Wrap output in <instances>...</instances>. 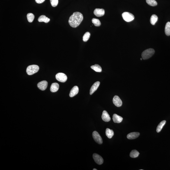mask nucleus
Wrapping results in <instances>:
<instances>
[{"mask_svg": "<svg viewBox=\"0 0 170 170\" xmlns=\"http://www.w3.org/2000/svg\"><path fill=\"white\" fill-rule=\"evenodd\" d=\"M83 19V16L81 13L78 12H75L70 17L68 23L71 27L76 28L79 25Z\"/></svg>", "mask_w": 170, "mask_h": 170, "instance_id": "obj_1", "label": "nucleus"}, {"mask_svg": "<svg viewBox=\"0 0 170 170\" xmlns=\"http://www.w3.org/2000/svg\"><path fill=\"white\" fill-rule=\"evenodd\" d=\"M155 51L153 49H149L145 50L142 53V59L143 60H146L151 57L154 55Z\"/></svg>", "mask_w": 170, "mask_h": 170, "instance_id": "obj_2", "label": "nucleus"}, {"mask_svg": "<svg viewBox=\"0 0 170 170\" xmlns=\"http://www.w3.org/2000/svg\"><path fill=\"white\" fill-rule=\"evenodd\" d=\"M39 70V67L38 65H29L26 69V72L28 75H33L37 73Z\"/></svg>", "mask_w": 170, "mask_h": 170, "instance_id": "obj_3", "label": "nucleus"}, {"mask_svg": "<svg viewBox=\"0 0 170 170\" xmlns=\"http://www.w3.org/2000/svg\"><path fill=\"white\" fill-rule=\"evenodd\" d=\"M122 17L127 22H130L134 20V15L128 12H124L122 14Z\"/></svg>", "mask_w": 170, "mask_h": 170, "instance_id": "obj_4", "label": "nucleus"}, {"mask_svg": "<svg viewBox=\"0 0 170 170\" xmlns=\"http://www.w3.org/2000/svg\"><path fill=\"white\" fill-rule=\"evenodd\" d=\"M92 136L94 140L96 143L99 144H102L103 143V139L98 132L96 131H94L93 133Z\"/></svg>", "mask_w": 170, "mask_h": 170, "instance_id": "obj_5", "label": "nucleus"}, {"mask_svg": "<svg viewBox=\"0 0 170 170\" xmlns=\"http://www.w3.org/2000/svg\"><path fill=\"white\" fill-rule=\"evenodd\" d=\"M56 79L60 82L64 83L67 80V77L65 74L63 73H59L55 76Z\"/></svg>", "mask_w": 170, "mask_h": 170, "instance_id": "obj_6", "label": "nucleus"}, {"mask_svg": "<svg viewBox=\"0 0 170 170\" xmlns=\"http://www.w3.org/2000/svg\"><path fill=\"white\" fill-rule=\"evenodd\" d=\"M93 157L94 161L96 164H99V165H101L103 164V159L101 156L96 154V153H94L93 154Z\"/></svg>", "mask_w": 170, "mask_h": 170, "instance_id": "obj_7", "label": "nucleus"}, {"mask_svg": "<svg viewBox=\"0 0 170 170\" xmlns=\"http://www.w3.org/2000/svg\"><path fill=\"white\" fill-rule=\"evenodd\" d=\"M113 102L114 105L117 107H120V106H121L122 105V102L121 100L117 95H115L113 97Z\"/></svg>", "mask_w": 170, "mask_h": 170, "instance_id": "obj_8", "label": "nucleus"}, {"mask_svg": "<svg viewBox=\"0 0 170 170\" xmlns=\"http://www.w3.org/2000/svg\"><path fill=\"white\" fill-rule=\"evenodd\" d=\"M105 10L103 9H95L94 12V15L97 17H101L105 14Z\"/></svg>", "mask_w": 170, "mask_h": 170, "instance_id": "obj_9", "label": "nucleus"}, {"mask_svg": "<svg viewBox=\"0 0 170 170\" xmlns=\"http://www.w3.org/2000/svg\"><path fill=\"white\" fill-rule=\"evenodd\" d=\"M48 82L46 81H43L39 82L37 84L38 88L41 91H44L47 88Z\"/></svg>", "mask_w": 170, "mask_h": 170, "instance_id": "obj_10", "label": "nucleus"}, {"mask_svg": "<svg viewBox=\"0 0 170 170\" xmlns=\"http://www.w3.org/2000/svg\"><path fill=\"white\" fill-rule=\"evenodd\" d=\"M102 118L103 120L105 122H109L111 120V118L109 114L106 111H103Z\"/></svg>", "mask_w": 170, "mask_h": 170, "instance_id": "obj_11", "label": "nucleus"}, {"mask_svg": "<svg viewBox=\"0 0 170 170\" xmlns=\"http://www.w3.org/2000/svg\"><path fill=\"white\" fill-rule=\"evenodd\" d=\"M100 82L97 81L95 82L93 84L92 87L91 88L90 90V94L91 95L97 89L100 85Z\"/></svg>", "mask_w": 170, "mask_h": 170, "instance_id": "obj_12", "label": "nucleus"}, {"mask_svg": "<svg viewBox=\"0 0 170 170\" xmlns=\"http://www.w3.org/2000/svg\"><path fill=\"white\" fill-rule=\"evenodd\" d=\"M79 89L77 86H75L71 90L69 94V96L71 97H73L75 96L78 92Z\"/></svg>", "mask_w": 170, "mask_h": 170, "instance_id": "obj_13", "label": "nucleus"}, {"mask_svg": "<svg viewBox=\"0 0 170 170\" xmlns=\"http://www.w3.org/2000/svg\"><path fill=\"white\" fill-rule=\"evenodd\" d=\"M140 135V133L139 132H132L128 134L127 138L129 139H134L138 137Z\"/></svg>", "mask_w": 170, "mask_h": 170, "instance_id": "obj_14", "label": "nucleus"}, {"mask_svg": "<svg viewBox=\"0 0 170 170\" xmlns=\"http://www.w3.org/2000/svg\"><path fill=\"white\" fill-rule=\"evenodd\" d=\"M113 119L114 123H120L123 120V118L121 117L114 114L113 115Z\"/></svg>", "mask_w": 170, "mask_h": 170, "instance_id": "obj_15", "label": "nucleus"}, {"mask_svg": "<svg viewBox=\"0 0 170 170\" xmlns=\"http://www.w3.org/2000/svg\"><path fill=\"white\" fill-rule=\"evenodd\" d=\"M59 87V86L58 83H53L51 85L50 88L51 91L52 92H55L58 91Z\"/></svg>", "mask_w": 170, "mask_h": 170, "instance_id": "obj_16", "label": "nucleus"}, {"mask_svg": "<svg viewBox=\"0 0 170 170\" xmlns=\"http://www.w3.org/2000/svg\"><path fill=\"white\" fill-rule=\"evenodd\" d=\"M38 21L39 22H44L45 23H47L50 22V19L46 17L45 15H42L39 18Z\"/></svg>", "mask_w": 170, "mask_h": 170, "instance_id": "obj_17", "label": "nucleus"}, {"mask_svg": "<svg viewBox=\"0 0 170 170\" xmlns=\"http://www.w3.org/2000/svg\"><path fill=\"white\" fill-rule=\"evenodd\" d=\"M105 134L106 136L109 139L111 138L114 135V133L113 130H111L107 128L105 131Z\"/></svg>", "mask_w": 170, "mask_h": 170, "instance_id": "obj_18", "label": "nucleus"}, {"mask_svg": "<svg viewBox=\"0 0 170 170\" xmlns=\"http://www.w3.org/2000/svg\"><path fill=\"white\" fill-rule=\"evenodd\" d=\"M166 121L165 120L162 121L160 123V124L158 125L157 128V133H159V132L161 131L162 129L163 128V127H164L165 124H166Z\"/></svg>", "mask_w": 170, "mask_h": 170, "instance_id": "obj_19", "label": "nucleus"}, {"mask_svg": "<svg viewBox=\"0 0 170 170\" xmlns=\"http://www.w3.org/2000/svg\"><path fill=\"white\" fill-rule=\"evenodd\" d=\"M165 34L168 36L170 35V22L167 23L165 28Z\"/></svg>", "mask_w": 170, "mask_h": 170, "instance_id": "obj_20", "label": "nucleus"}, {"mask_svg": "<svg viewBox=\"0 0 170 170\" xmlns=\"http://www.w3.org/2000/svg\"><path fill=\"white\" fill-rule=\"evenodd\" d=\"M91 68L95 72H101L102 71V68L100 65L98 64H95L94 65H92L91 66Z\"/></svg>", "mask_w": 170, "mask_h": 170, "instance_id": "obj_21", "label": "nucleus"}, {"mask_svg": "<svg viewBox=\"0 0 170 170\" xmlns=\"http://www.w3.org/2000/svg\"><path fill=\"white\" fill-rule=\"evenodd\" d=\"M157 16V15L154 14L152 15L150 18V23L152 25H155V23H157L158 20Z\"/></svg>", "mask_w": 170, "mask_h": 170, "instance_id": "obj_22", "label": "nucleus"}, {"mask_svg": "<svg viewBox=\"0 0 170 170\" xmlns=\"http://www.w3.org/2000/svg\"><path fill=\"white\" fill-rule=\"evenodd\" d=\"M139 154L140 153L138 151L136 150H133L131 152L130 154V156L131 157L134 158L137 157L139 155Z\"/></svg>", "mask_w": 170, "mask_h": 170, "instance_id": "obj_23", "label": "nucleus"}, {"mask_svg": "<svg viewBox=\"0 0 170 170\" xmlns=\"http://www.w3.org/2000/svg\"><path fill=\"white\" fill-rule=\"evenodd\" d=\"M92 22L95 26H100L101 25L100 21L98 19L93 18L92 19Z\"/></svg>", "mask_w": 170, "mask_h": 170, "instance_id": "obj_24", "label": "nucleus"}, {"mask_svg": "<svg viewBox=\"0 0 170 170\" xmlns=\"http://www.w3.org/2000/svg\"><path fill=\"white\" fill-rule=\"evenodd\" d=\"M27 17L28 22L29 23H32L34 21V14L32 13H29L27 14Z\"/></svg>", "mask_w": 170, "mask_h": 170, "instance_id": "obj_25", "label": "nucleus"}, {"mask_svg": "<svg viewBox=\"0 0 170 170\" xmlns=\"http://www.w3.org/2000/svg\"><path fill=\"white\" fill-rule=\"evenodd\" d=\"M146 3L151 6H154L157 5V2L155 0H146Z\"/></svg>", "mask_w": 170, "mask_h": 170, "instance_id": "obj_26", "label": "nucleus"}, {"mask_svg": "<svg viewBox=\"0 0 170 170\" xmlns=\"http://www.w3.org/2000/svg\"><path fill=\"white\" fill-rule=\"evenodd\" d=\"M91 34L89 32H87L83 36V40L84 42L87 41L90 37Z\"/></svg>", "mask_w": 170, "mask_h": 170, "instance_id": "obj_27", "label": "nucleus"}, {"mask_svg": "<svg viewBox=\"0 0 170 170\" xmlns=\"http://www.w3.org/2000/svg\"><path fill=\"white\" fill-rule=\"evenodd\" d=\"M52 6L55 7L57 6L58 3V0H50Z\"/></svg>", "mask_w": 170, "mask_h": 170, "instance_id": "obj_28", "label": "nucleus"}, {"mask_svg": "<svg viewBox=\"0 0 170 170\" xmlns=\"http://www.w3.org/2000/svg\"><path fill=\"white\" fill-rule=\"evenodd\" d=\"M35 1L38 4H41L43 3L45 0H35Z\"/></svg>", "mask_w": 170, "mask_h": 170, "instance_id": "obj_29", "label": "nucleus"}, {"mask_svg": "<svg viewBox=\"0 0 170 170\" xmlns=\"http://www.w3.org/2000/svg\"><path fill=\"white\" fill-rule=\"evenodd\" d=\"M93 170H97V169H93Z\"/></svg>", "mask_w": 170, "mask_h": 170, "instance_id": "obj_30", "label": "nucleus"}, {"mask_svg": "<svg viewBox=\"0 0 170 170\" xmlns=\"http://www.w3.org/2000/svg\"><path fill=\"white\" fill-rule=\"evenodd\" d=\"M140 59H141V60H142V58H141Z\"/></svg>", "mask_w": 170, "mask_h": 170, "instance_id": "obj_31", "label": "nucleus"}]
</instances>
